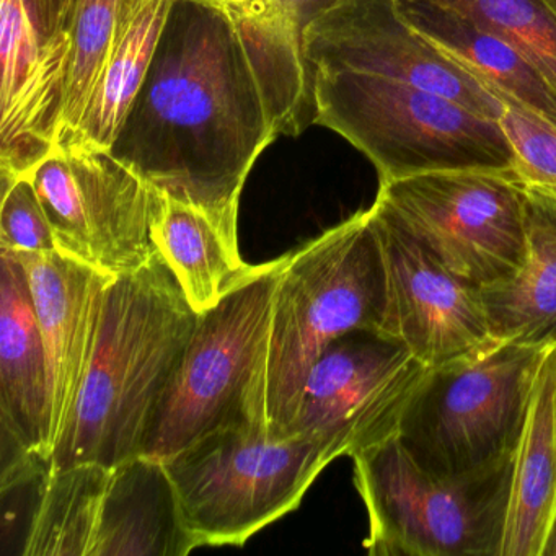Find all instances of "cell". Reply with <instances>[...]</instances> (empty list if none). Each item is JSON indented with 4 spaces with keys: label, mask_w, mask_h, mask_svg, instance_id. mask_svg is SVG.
Segmentation results:
<instances>
[{
    "label": "cell",
    "mask_w": 556,
    "mask_h": 556,
    "mask_svg": "<svg viewBox=\"0 0 556 556\" xmlns=\"http://www.w3.org/2000/svg\"><path fill=\"white\" fill-rule=\"evenodd\" d=\"M545 556H556V517L552 532H549L548 543H546Z\"/></svg>",
    "instance_id": "30"
},
{
    "label": "cell",
    "mask_w": 556,
    "mask_h": 556,
    "mask_svg": "<svg viewBox=\"0 0 556 556\" xmlns=\"http://www.w3.org/2000/svg\"><path fill=\"white\" fill-rule=\"evenodd\" d=\"M526 185V253L519 268L480 289L493 340L556 344V200Z\"/></svg>",
    "instance_id": "19"
},
{
    "label": "cell",
    "mask_w": 556,
    "mask_h": 556,
    "mask_svg": "<svg viewBox=\"0 0 556 556\" xmlns=\"http://www.w3.org/2000/svg\"><path fill=\"white\" fill-rule=\"evenodd\" d=\"M276 132L232 18L174 0L144 83L110 152L149 187L203 211L239 247L247 177Z\"/></svg>",
    "instance_id": "1"
},
{
    "label": "cell",
    "mask_w": 556,
    "mask_h": 556,
    "mask_svg": "<svg viewBox=\"0 0 556 556\" xmlns=\"http://www.w3.org/2000/svg\"><path fill=\"white\" fill-rule=\"evenodd\" d=\"M0 250L53 252V227L30 175L4 178L0 211Z\"/></svg>",
    "instance_id": "27"
},
{
    "label": "cell",
    "mask_w": 556,
    "mask_h": 556,
    "mask_svg": "<svg viewBox=\"0 0 556 556\" xmlns=\"http://www.w3.org/2000/svg\"><path fill=\"white\" fill-rule=\"evenodd\" d=\"M198 317L161 255L110 282L89 374L51 468L84 462L118 467L142 455Z\"/></svg>",
    "instance_id": "2"
},
{
    "label": "cell",
    "mask_w": 556,
    "mask_h": 556,
    "mask_svg": "<svg viewBox=\"0 0 556 556\" xmlns=\"http://www.w3.org/2000/svg\"><path fill=\"white\" fill-rule=\"evenodd\" d=\"M172 5L174 0H146L113 50L76 131L58 144L77 141L110 151L144 83Z\"/></svg>",
    "instance_id": "24"
},
{
    "label": "cell",
    "mask_w": 556,
    "mask_h": 556,
    "mask_svg": "<svg viewBox=\"0 0 556 556\" xmlns=\"http://www.w3.org/2000/svg\"><path fill=\"white\" fill-rule=\"evenodd\" d=\"M28 175L58 252L115 278L159 256L151 236L157 191L109 149L61 142Z\"/></svg>",
    "instance_id": "10"
},
{
    "label": "cell",
    "mask_w": 556,
    "mask_h": 556,
    "mask_svg": "<svg viewBox=\"0 0 556 556\" xmlns=\"http://www.w3.org/2000/svg\"><path fill=\"white\" fill-rule=\"evenodd\" d=\"M369 216L383 271L377 331L426 367L441 366L493 341L480 288L442 266L379 198Z\"/></svg>",
    "instance_id": "12"
},
{
    "label": "cell",
    "mask_w": 556,
    "mask_h": 556,
    "mask_svg": "<svg viewBox=\"0 0 556 556\" xmlns=\"http://www.w3.org/2000/svg\"><path fill=\"white\" fill-rule=\"evenodd\" d=\"M377 198L442 266L475 288L507 278L522 263L526 185L517 175L434 172L380 185Z\"/></svg>",
    "instance_id": "9"
},
{
    "label": "cell",
    "mask_w": 556,
    "mask_h": 556,
    "mask_svg": "<svg viewBox=\"0 0 556 556\" xmlns=\"http://www.w3.org/2000/svg\"><path fill=\"white\" fill-rule=\"evenodd\" d=\"M513 45L556 87V0H428Z\"/></svg>",
    "instance_id": "26"
},
{
    "label": "cell",
    "mask_w": 556,
    "mask_h": 556,
    "mask_svg": "<svg viewBox=\"0 0 556 556\" xmlns=\"http://www.w3.org/2000/svg\"><path fill=\"white\" fill-rule=\"evenodd\" d=\"M198 2L216 5V8H220L224 9V11H227V9H230L233 4H236L237 0H198Z\"/></svg>",
    "instance_id": "31"
},
{
    "label": "cell",
    "mask_w": 556,
    "mask_h": 556,
    "mask_svg": "<svg viewBox=\"0 0 556 556\" xmlns=\"http://www.w3.org/2000/svg\"><path fill=\"white\" fill-rule=\"evenodd\" d=\"M497 122L516 152L520 180L556 200V128L513 105H506Z\"/></svg>",
    "instance_id": "28"
},
{
    "label": "cell",
    "mask_w": 556,
    "mask_h": 556,
    "mask_svg": "<svg viewBox=\"0 0 556 556\" xmlns=\"http://www.w3.org/2000/svg\"><path fill=\"white\" fill-rule=\"evenodd\" d=\"M308 73L314 123L363 152L380 185L434 172L517 175L516 152L497 119L387 77L328 66Z\"/></svg>",
    "instance_id": "4"
},
{
    "label": "cell",
    "mask_w": 556,
    "mask_h": 556,
    "mask_svg": "<svg viewBox=\"0 0 556 556\" xmlns=\"http://www.w3.org/2000/svg\"><path fill=\"white\" fill-rule=\"evenodd\" d=\"M429 367L376 330L341 334L308 372L288 438L356 457L399 434L406 406Z\"/></svg>",
    "instance_id": "11"
},
{
    "label": "cell",
    "mask_w": 556,
    "mask_h": 556,
    "mask_svg": "<svg viewBox=\"0 0 556 556\" xmlns=\"http://www.w3.org/2000/svg\"><path fill=\"white\" fill-rule=\"evenodd\" d=\"M382 305V262L369 210L288 253L273 298L250 421L269 438H288L320 354L348 331H377Z\"/></svg>",
    "instance_id": "3"
},
{
    "label": "cell",
    "mask_w": 556,
    "mask_h": 556,
    "mask_svg": "<svg viewBox=\"0 0 556 556\" xmlns=\"http://www.w3.org/2000/svg\"><path fill=\"white\" fill-rule=\"evenodd\" d=\"M340 0H237L227 9L278 136L299 135L314 123L305 35Z\"/></svg>",
    "instance_id": "17"
},
{
    "label": "cell",
    "mask_w": 556,
    "mask_h": 556,
    "mask_svg": "<svg viewBox=\"0 0 556 556\" xmlns=\"http://www.w3.org/2000/svg\"><path fill=\"white\" fill-rule=\"evenodd\" d=\"M308 66L359 71L447 97L500 119L496 92L419 31L399 0H340L305 35Z\"/></svg>",
    "instance_id": "13"
},
{
    "label": "cell",
    "mask_w": 556,
    "mask_h": 556,
    "mask_svg": "<svg viewBox=\"0 0 556 556\" xmlns=\"http://www.w3.org/2000/svg\"><path fill=\"white\" fill-rule=\"evenodd\" d=\"M285 262L286 255L256 266L216 307L200 314L159 400L142 455L164 460L214 429L252 422L250 399Z\"/></svg>",
    "instance_id": "8"
},
{
    "label": "cell",
    "mask_w": 556,
    "mask_h": 556,
    "mask_svg": "<svg viewBox=\"0 0 556 556\" xmlns=\"http://www.w3.org/2000/svg\"><path fill=\"white\" fill-rule=\"evenodd\" d=\"M556 517V344L536 372L513 458L500 556H545Z\"/></svg>",
    "instance_id": "18"
},
{
    "label": "cell",
    "mask_w": 556,
    "mask_h": 556,
    "mask_svg": "<svg viewBox=\"0 0 556 556\" xmlns=\"http://www.w3.org/2000/svg\"><path fill=\"white\" fill-rule=\"evenodd\" d=\"M70 54L67 30L43 43L25 0H0L2 177L31 174L56 148Z\"/></svg>",
    "instance_id": "14"
},
{
    "label": "cell",
    "mask_w": 556,
    "mask_h": 556,
    "mask_svg": "<svg viewBox=\"0 0 556 556\" xmlns=\"http://www.w3.org/2000/svg\"><path fill=\"white\" fill-rule=\"evenodd\" d=\"M513 457L464 477L419 468L393 438L353 457L372 556H500Z\"/></svg>",
    "instance_id": "7"
},
{
    "label": "cell",
    "mask_w": 556,
    "mask_h": 556,
    "mask_svg": "<svg viewBox=\"0 0 556 556\" xmlns=\"http://www.w3.org/2000/svg\"><path fill=\"white\" fill-rule=\"evenodd\" d=\"M0 429L2 465L41 458L51 467L50 379L27 271L0 250Z\"/></svg>",
    "instance_id": "16"
},
{
    "label": "cell",
    "mask_w": 556,
    "mask_h": 556,
    "mask_svg": "<svg viewBox=\"0 0 556 556\" xmlns=\"http://www.w3.org/2000/svg\"><path fill=\"white\" fill-rule=\"evenodd\" d=\"M151 236L198 314L216 307L256 269L243 262L239 247L230 243L203 211L159 191Z\"/></svg>",
    "instance_id": "22"
},
{
    "label": "cell",
    "mask_w": 556,
    "mask_h": 556,
    "mask_svg": "<svg viewBox=\"0 0 556 556\" xmlns=\"http://www.w3.org/2000/svg\"><path fill=\"white\" fill-rule=\"evenodd\" d=\"M25 5L43 43L66 30L73 0H25Z\"/></svg>",
    "instance_id": "29"
},
{
    "label": "cell",
    "mask_w": 556,
    "mask_h": 556,
    "mask_svg": "<svg viewBox=\"0 0 556 556\" xmlns=\"http://www.w3.org/2000/svg\"><path fill=\"white\" fill-rule=\"evenodd\" d=\"M405 17L448 56L480 77L506 105L556 128V87L519 50L470 18L428 0H399Z\"/></svg>",
    "instance_id": "21"
},
{
    "label": "cell",
    "mask_w": 556,
    "mask_h": 556,
    "mask_svg": "<svg viewBox=\"0 0 556 556\" xmlns=\"http://www.w3.org/2000/svg\"><path fill=\"white\" fill-rule=\"evenodd\" d=\"M113 468L93 462L51 468L25 535L24 556H92Z\"/></svg>",
    "instance_id": "23"
},
{
    "label": "cell",
    "mask_w": 556,
    "mask_h": 556,
    "mask_svg": "<svg viewBox=\"0 0 556 556\" xmlns=\"http://www.w3.org/2000/svg\"><path fill=\"white\" fill-rule=\"evenodd\" d=\"M327 445L304 435L269 438L249 421L201 435L170 457L181 522L198 546H242L250 536L298 509L325 467Z\"/></svg>",
    "instance_id": "5"
},
{
    "label": "cell",
    "mask_w": 556,
    "mask_h": 556,
    "mask_svg": "<svg viewBox=\"0 0 556 556\" xmlns=\"http://www.w3.org/2000/svg\"><path fill=\"white\" fill-rule=\"evenodd\" d=\"M144 4L146 0H73L66 25L70 70L58 142L76 131L113 50Z\"/></svg>",
    "instance_id": "25"
},
{
    "label": "cell",
    "mask_w": 556,
    "mask_h": 556,
    "mask_svg": "<svg viewBox=\"0 0 556 556\" xmlns=\"http://www.w3.org/2000/svg\"><path fill=\"white\" fill-rule=\"evenodd\" d=\"M548 348L490 341L429 367L400 422L408 457L435 477H464L509 460Z\"/></svg>",
    "instance_id": "6"
},
{
    "label": "cell",
    "mask_w": 556,
    "mask_h": 556,
    "mask_svg": "<svg viewBox=\"0 0 556 556\" xmlns=\"http://www.w3.org/2000/svg\"><path fill=\"white\" fill-rule=\"evenodd\" d=\"M27 271L50 379V452L73 418L99 337L106 288L115 276L53 252H15Z\"/></svg>",
    "instance_id": "15"
},
{
    "label": "cell",
    "mask_w": 556,
    "mask_h": 556,
    "mask_svg": "<svg viewBox=\"0 0 556 556\" xmlns=\"http://www.w3.org/2000/svg\"><path fill=\"white\" fill-rule=\"evenodd\" d=\"M194 548L162 460L139 455L113 468L92 556H175Z\"/></svg>",
    "instance_id": "20"
}]
</instances>
